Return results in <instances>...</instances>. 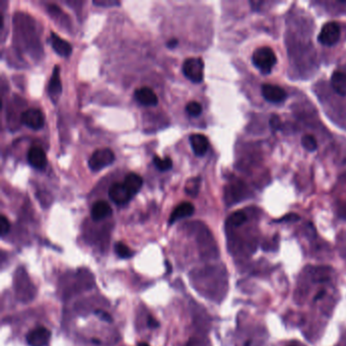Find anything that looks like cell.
<instances>
[{
    "label": "cell",
    "instance_id": "1",
    "mask_svg": "<svg viewBox=\"0 0 346 346\" xmlns=\"http://www.w3.org/2000/svg\"><path fill=\"white\" fill-rule=\"evenodd\" d=\"M252 60L254 65L264 74L270 73L272 68L274 67L276 62H277V58H276L274 51L269 47L258 48L254 52Z\"/></svg>",
    "mask_w": 346,
    "mask_h": 346
},
{
    "label": "cell",
    "instance_id": "2",
    "mask_svg": "<svg viewBox=\"0 0 346 346\" xmlns=\"http://www.w3.org/2000/svg\"><path fill=\"white\" fill-rule=\"evenodd\" d=\"M183 73L190 79L192 82L199 83L203 80L204 74V63L203 60L199 57H191L186 59L182 66Z\"/></svg>",
    "mask_w": 346,
    "mask_h": 346
},
{
    "label": "cell",
    "instance_id": "3",
    "mask_svg": "<svg viewBox=\"0 0 346 346\" xmlns=\"http://www.w3.org/2000/svg\"><path fill=\"white\" fill-rule=\"evenodd\" d=\"M115 159V154L110 148H100L94 151L88 159V167L93 171H100L110 166Z\"/></svg>",
    "mask_w": 346,
    "mask_h": 346
},
{
    "label": "cell",
    "instance_id": "4",
    "mask_svg": "<svg viewBox=\"0 0 346 346\" xmlns=\"http://www.w3.org/2000/svg\"><path fill=\"white\" fill-rule=\"evenodd\" d=\"M340 39V27L335 21H330L323 26L318 41L324 46H333Z\"/></svg>",
    "mask_w": 346,
    "mask_h": 346
},
{
    "label": "cell",
    "instance_id": "5",
    "mask_svg": "<svg viewBox=\"0 0 346 346\" xmlns=\"http://www.w3.org/2000/svg\"><path fill=\"white\" fill-rule=\"evenodd\" d=\"M20 121L33 130H39L44 126V115L39 109H28L21 114Z\"/></svg>",
    "mask_w": 346,
    "mask_h": 346
},
{
    "label": "cell",
    "instance_id": "6",
    "mask_svg": "<svg viewBox=\"0 0 346 346\" xmlns=\"http://www.w3.org/2000/svg\"><path fill=\"white\" fill-rule=\"evenodd\" d=\"M51 332L45 327H38L27 335V342L30 346H46L50 341Z\"/></svg>",
    "mask_w": 346,
    "mask_h": 346
},
{
    "label": "cell",
    "instance_id": "7",
    "mask_svg": "<svg viewBox=\"0 0 346 346\" xmlns=\"http://www.w3.org/2000/svg\"><path fill=\"white\" fill-rule=\"evenodd\" d=\"M109 197L117 205H124L132 198L123 183H114L109 189Z\"/></svg>",
    "mask_w": 346,
    "mask_h": 346
},
{
    "label": "cell",
    "instance_id": "8",
    "mask_svg": "<svg viewBox=\"0 0 346 346\" xmlns=\"http://www.w3.org/2000/svg\"><path fill=\"white\" fill-rule=\"evenodd\" d=\"M261 90L264 99L271 103H280L286 98L285 90L278 85L263 84Z\"/></svg>",
    "mask_w": 346,
    "mask_h": 346
},
{
    "label": "cell",
    "instance_id": "9",
    "mask_svg": "<svg viewBox=\"0 0 346 346\" xmlns=\"http://www.w3.org/2000/svg\"><path fill=\"white\" fill-rule=\"evenodd\" d=\"M28 160L32 167L42 170L47 165L46 153L40 146H32L28 151Z\"/></svg>",
    "mask_w": 346,
    "mask_h": 346
},
{
    "label": "cell",
    "instance_id": "10",
    "mask_svg": "<svg viewBox=\"0 0 346 346\" xmlns=\"http://www.w3.org/2000/svg\"><path fill=\"white\" fill-rule=\"evenodd\" d=\"M134 97L138 103H140L143 106H154L157 104V97L155 93L148 86L137 88L134 93Z\"/></svg>",
    "mask_w": 346,
    "mask_h": 346
},
{
    "label": "cell",
    "instance_id": "11",
    "mask_svg": "<svg viewBox=\"0 0 346 346\" xmlns=\"http://www.w3.org/2000/svg\"><path fill=\"white\" fill-rule=\"evenodd\" d=\"M62 91L61 79H60V68L58 65H55L53 68V72L50 77L49 85H48V94L50 98L55 103Z\"/></svg>",
    "mask_w": 346,
    "mask_h": 346
},
{
    "label": "cell",
    "instance_id": "12",
    "mask_svg": "<svg viewBox=\"0 0 346 346\" xmlns=\"http://www.w3.org/2000/svg\"><path fill=\"white\" fill-rule=\"evenodd\" d=\"M50 43L52 45L54 51L62 57H67L72 52L71 45L69 44L66 40L59 37L54 32H52L50 35Z\"/></svg>",
    "mask_w": 346,
    "mask_h": 346
},
{
    "label": "cell",
    "instance_id": "13",
    "mask_svg": "<svg viewBox=\"0 0 346 346\" xmlns=\"http://www.w3.org/2000/svg\"><path fill=\"white\" fill-rule=\"evenodd\" d=\"M189 141L191 144V147L196 155H203L208 149L209 142L207 137L200 133H194L189 136Z\"/></svg>",
    "mask_w": 346,
    "mask_h": 346
},
{
    "label": "cell",
    "instance_id": "14",
    "mask_svg": "<svg viewBox=\"0 0 346 346\" xmlns=\"http://www.w3.org/2000/svg\"><path fill=\"white\" fill-rule=\"evenodd\" d=\"M194 206L190 202H182L179 204L174 211L172 212L170 219H169V224H173L175 221L182 219L184 217L191 216L194 213Z\"/></svg>",
    "mask_w": 346,
    "mask_h": 346
},
{
    "label": "cell",
    "instance_id": "15",
    "mask_svg": "<svg viewBox=\"0 0 346 346\" xmlns=\"http://www.w3.org/2000/svg\"><path fill=\"white\" fill-rule=\"evenodd\" d=\"M112 214V207L104 200L97 201L91 207L90 215L94 220H102Z\"/></svg>",
    "mask_w": 346,
    "mask_h": 346
},
{
    "label": "cell",
    "instance_id": "16",
    "mask_svg": "<svg viewBox=\"0 0 346 346\" xmlns=\"http://www.w3.org/2000/svg\"><path fill=\"white\" fill-rule=\"evenodd\" d=\"M142 184H143L142 178L135 173H129L128 175H126L123 182V185L125 186L127 191L131 194L132 197L141 189Z\"/></svg>",
    "mask_w": 346,
    "mask_h": 346
},
{
    "label": "cell",
    "instance_id": "17",
    "mask_svg": "<svg viewBox=\"0 0 346 346\" xmlns=\"http://www.w3.org/2000/svg\"><path fill=\"white\" fill-rule=\"evenodd\" d=\"M331 84L338 95L346 97V73L335 71L331 77Z\"/></svg>",
    "mask_w": 346,
    "mask_h": 346
},
{
    "label": "cell",
    "instance_id": "18",
    "mask_svg": "<svg viewBox=\"0 0 346 346\" xmlns=\"http://www.w3.org/2000/svg\"><path fill=\"white\" fill-rule=\"evenodd\" d=\"M153 164L156 167V169H158L159 171H167L170 170L173 166L172 159L169 156H166L164 158H161L157 155L153 156Z\"/></svg>",
    "mask_w": 346,
    "mask_h": 346
},
{
    "label": "cell",
    "instance_id": "19",
    "mask_svg": "<svg viewBox=\"0 0 346 346\" xmlns=\"http://www.w3.org/2000/svg\"><path fill=\"white\" fill-rule=\"evenodd\" d=\"M115 252H116V254L120 258L123 259L131 258L133 256V252L128 248V246H126L122 242H118L115 245Z\"/></svg>",
    "mask_w": 346,
    "mask_h": 346
},
{
    "label": "cell",
    "instance_id": "20",
    "mask_svg": "<svg viewBox=\"0 0 346 346\" xmlns=\"http://www.w3.org/2000/svg\"><path fill=\"white\" fill-rule=\"evenodd\" d=\"M302 144L309 151H315L318 147L316 138L310 134H307L302 138Z\"/></svg>",
    "mask_w": 346,
    "mask_h": 346
},
{
    "label": "cell",
    "instance_id": "21",
    "mask_svg": "<svg viewBox=\"0 0 346 346\" xmlns=\"http://www.w3.org/2000/svg\"><path fill=\"white\" fill-rule=\"evenodd\" d=\"M247 221V215L243 211H237L228 218V222L233 226H240Z\"/></svg>",
    "mask_w": 346,
    "mask_h": 346
},
{
    "label": "cell",
    "instance_id": "22",
    "mask_svg": "<svg viewBox=\"0 0 346 346\" xmlns=\"http://www.w3.org/2000/svg\"><path fill=\"white\" fill-rule=\"evenodd\" d=\"M186 111L192 117H197L202 113V107L198 102L191 101L186 105Z\"/></svg>",
    "mask_w": 346,
    "mask_h": 346
},
{
    "label": "cell",
    "instance_id": "23",
    "mask_svg": "<svg viewBox=\"0 0 346 346\" xmlns=\"http://www.w3.org/2000/svg\"><path fill=\"white\" fill-rule=\"evenodd\" d=\"M9 228L10 223L8 219L4 215L0 216V234H1V237H4L9 232Z\"/></svg>",
    "mask_w": 346,
    "mask_h": 346
},
{
    "label": "cell",
    "instance_id": "24",
    "mask_svg": "<svg viewBox=\"0 0 346 346\" xmlns=\"http://www.w3.org/2000/svg\"><path fill=\"white\" fill-rule=\"evenodd\" d=\"M95 315L97 317H99L102 321L104 322H108V323H112L113 319H112V316L110 314H108L107 312L105 311H102V310H96L95 311Z\"/></svg>",
    "mask_w": 346,
    "mask_h": 346
},
{
    "label": "cell",
    "instance_id": "25",
    "mask_svg": "<svg viewBox=\"0 0 346 346\" xmlns=\"http://www.w3.org/2000/svg\"><path fill=\"white\" fill-rule=\"evenodd\" d=\"M280 125H281L280 118L277 116V115H273V116L270 118V127L274 131H277L280 128Z\"/></svg>",
    "mask_w": 346,
    "mask_h": 346
},
{
    "label": "cell",
    "instance_id": "26",
    "mask_svg": "<svg viewBox=\"0 0 346 346\" xmlns=\"http://www.w3.org/2000/svg\"><path fill=\"white\" fill-rule=\"evenodd\" d=\"M95 5H99V6H113V5H118L119 2L117 1H110V0H98V1L93 2Z\"/></svg>",
    "mask_w": 346,
    "mask_h": 346
},
{
    "label": "cell",
    "instance_id": "27",
    "mask_svg": "<svg viewBox=\"0 0 346 346\" xmlns=\"http://www.w3.org/2000/svg\"><path fill=\"white\" fill-rule=\"evenodd\" d=\"M299 219V216L295 213H289L287 215H285L284 217L280 218L278 221H296Z\"/></svg>",
    "mask_w": 346,
    "mask_h": 346
},
{
    "label": "cell",
    "instance_id": "28",
    "mask_svg": "<svg viewBox=\"0 0 346 346\" xmlns=\"http://www.w3.org/2000/svg\"><path fill=\"white\" fill-rule=\"evenodd\" d=\"M147 325H148V327H150V328H156V327L159 326V324L157 323V321H156L155 319H153L152 317H148V319H147Z\"/></svg>",
    "mask_w": 346,
    "mask_h": 346
},
{
    "label": "cell",
    "instance_id": "29",
    "mask_svg": "<svg viewBox=\"0 0 346 346\" xmlns=\"http://www.w3.org/2000/svg\"><path fill=\"white\" fill-rule=\"evenodd\" d=\"M178 43H179V41H178L177 39H171V40L168 41L167 46H168L169 48L172 49V48H175V47H176V46L178 45Z\"/></svg>",
    "mask_w": 346,
    "mask_h": 346
},
{
    "label": "cell",
    "instance_id": "30",
    "mask_svg": "<svg viewBox=\"0 0 346 346\" xmlns=\"http://www.w3.org/2000/svg\"><path fill=\"white\" fill-rule=\"evenodd\" d=\"M325 294V291H320L317 295H316V297H315V301H318V299H320V298H322L323 297V295H324Z\"/></svg>",
    "mask_w": 346,
    "mask_h": 346
},
{
    "label": "cell",
    "instance_id": "31",
    "mask_svg": "<svg viewBox=\"0 0 346 346\" xmlns=\"http://www.w3.org/2000/svg\"><path fill=\"white\" fill-rule=\"evenodd\" d=\"M166 266H167V274H170L172 272V266L168 261H166Z\"/></svg>",
    "mask_w": 346,
    "mask_h": 346
},
{
    "label": "cell",
    "instance_id": "32",
    "mask_svg": "<svg viewBox=\"0 0 346 346\" xmlns=\"http://www.w3.org/2000/svg\"><path fill=\"white\" fill-rule=\"evenodd\" d=\"M138 346H149L147 343H144V342H142V343H139V344H138Z\"/></svg>",
    "mask_w": 346,
    "mask_h": 346
},
{
    "label": "cell",
    "instance_id": "33",
    "mask_svg": "<svg viewBox=\"0 0 346 346\" xmlns=\"http://www.w3.org/2000/svg\"><path fill=\"white\" fill-rule=\"evenodd\" d=\"M93 342H95L96 344H99L101 341H100V340H97V339H93Z\"/></svg>",
    "mask_w": 346,
    "mask_h": 346
}]
</instances>
